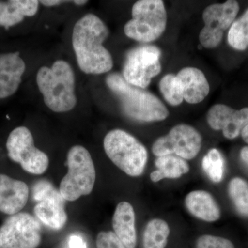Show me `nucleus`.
I'll return each instance as SVG.
<instances>
[{
    "label": "nucleus",
    "instance_id": "1",
    "mask_svg": "<svg viewBox=\"0 0 248 248\" xmlns=\"http://www.w3.org/2000/svg\"><path fill=\"white\" fill-rule=\"evenodd\" d=\"M109 33L107 24L94 14L85 15L75 24L72 45L78 66L86 74H104L113 67L112 55L104 46Z\"/></svg>",
    "mask_w": 248,
    "mask_h": 248
},
{
    "label": "nucleus",
    "instance_id": "2",
    "mask_svg": "<svg viewBox=\"0 0 248 248\" xmlns=\"http://www.w3.org/2000/svg\"><path fill=\"white\" fill-rule=\"evenodd\" d=\"M36 82L44 102L55 112H66L76 107V75L70 63L59 60L50 67H41Z\"/></svg>",
    "mask_w": 248,
    "mask_h": 248
},
{
    "label": "nucleus",
    "instance_id": "3",
    "mask_svg": "<svg viewBox=\"0 0 248 248\" xmlns=\"http://www.w3.org/2000/svg\"><path fill=\"white\" fill-rule=\"evenodd\" d=\"M108 87L117 96L122 110L130 118L142 122H161L167 119L169 111L153 93L129 84L120 73L107 76Z\"/></svg>",
    "mask_w": 248,
    "mask_h": 248
},
{
    "label": "nucleus",
    "instance_id": "4",
    "mask_svg": "<svg viewBox=\"0 0 248 248\" xmlns=\"http://www.w3.org/2000/svg\"><path fill=\"white\" fill-rule=\"evenodd\" d=\"M104 148L108 157L127 175L138 177L144 172L148 159L146 147L125 130L108 132L104 138Z\"/></svg>",
    "mask_w": 248,
    "mask_h": 248
},
{
    "label": "nucleus",
    "instance_id": "5",
    "mask_svg": "<svg viewBox=\"0 0 248 248\" xmlns=\"http://www.w3.org/2000/svg\"><path fill=\"white\" fill-rule=\"evenodd\" d=\"M68 172L62 179L60 192L66 201L74 202L89 195L94 188L96 171L92 156L84 146L72 147L67 155Z\"/></svg>",
    "mask_w": 248,
    "mask_h": 248
},
{
    "label": "nucleus",
    "instance_id": "6",
    "mask_svg": "<svg viewBox=\"0 0 248 248\" xmlns=\"http://www.w3.org/2000/svg\"><path fill=\"white\" fill-rule=\"evenodd\" d=\"M167 13L161 0H140L132 8V19L125 24L124 33L132 40L148 43L164 33Z\"/></svg>",
    "mask_w": 248,
    "mask_h": 248
},
{
    "label": "nucleus",
    "instance_id": "7",
    "mask_svg": "<svg viewBox=\"0 0 248 248\" xmlns=\"http://www.w3.org/2000/svg\"><path fill=\"white\" fill-rule=\"evenodd\" d=\"M6 149L10 159L20 165L26 172L40 175L48 169V155L36 148L33 136L27 127H17L10 133Z\"/></svg>",
    "mask_w": 248,
    "mask_h": 248
},
{
    "label": "nucleus",
    "instance_id": "8",
    "mask_svg": "<svg viewBox=\"0 0 248 248\" xmlns=\"http://www.w3.org/2000/svg\"><path fill=\"white\" fill-rule=\"evenodd\" d=\"M161 50L155 46H141L128 52L124 62V79L132 86L144 89L161 73Z\"/></svg>",
    "mask_w": 248,
    "mask_h": 248
},
{
    "label": "nucleus",
    "instance_id": "9",
    "mask_svg": "<svg viewBox=\"0 0 248 248\" xmlns=\"http://www.w3.org/2000/svg\"><path fill=\"white\" fill-rule=\"evenodd\" d=\"M202 137L193 127L178 124L169 133L160 137L153 143L152 152L155 156L174 155L185 160H191L202 149Z\"/></svg>",
    "mask_w": 248,
    "mask_h": 248
},
{
    "label": "nucleus",
    "instance_id": "10",
    "mask_svg": "<svg viewBox=\"0 0 248 248\" xmlns=\"http://www.w3.org/2000/svg\"><path fill=\"white\" fill-rule=\"evenodd\" d=\"M41 230L40 222L30 214L11 215L0 227V248H37Z\"/></svg>",
    "mask_w": 248,
    "mask_h": 248
},
{
    "label": "nucleus",
    "instance_id": "11",
    "mask_svg": "<svg viewBox=\"0 0 248 248\" xmlns=\"http://www.w3.org/2000/svg\"><path fill=\"white\" fill-rule=\"evenodd\" d=\"M239 11V3L228 0L222 4H214L203 13L205 26L200 33L201 45L204 48H217L221 44L225 31L231 28Z\"/></svg>",
    "mask_w": 248,
    "mask_h": 248
},
{
    "label": "nucleus",
    "instance_id": "12",
    "mask_svg": "<svg viewBox=\"0 0 248 248\" xmlns=\"http://www.w3.org/2000/svg\"><path fill=\"white\" fill-rule=\"evenodd\" d=\"M34 198L37 201L34 213L46 226L53 230L62 229L68 219L64 199L60 191L46 181L37 183L34 187Z\"/></svg>",
    "mask_w": 248,
    "mask_h": 248
},
{
    "label": "nucleus",
    "instance_id": "13",
    "mask_svg": "<svg viewBox=\"0 0 248 248\" xmlns=\"http://www.w3.org/2000/svg\"><path fill=\"white\" fill-rule=\"evenodd\" d=\"M207 122L213 130H222L225 138L234 140L248 124V108L238 110L224 104H216L208 110Z\"/></svg>",
    "mask_w": 248,
    "mask_h": 248
},
{
    "label": "nucleus",
    "instance_id": "14",
    "mask_svg": "<svg viewBox=\"0 0 248 248\" xmlns=\"http://www.w3.org/2000/svg\"><path fill=\"white\" fill-rule=\"evenodd\" d=\"M25 71L26 63L19 52L0 54V99L17 92Z\"/></svg>",
    "mask_w": 248,
    "mask_h": 248
},
{
    "label": "nucleus",
    "instance_id": "15",
    "mask_svg": "<svg viewBox=\"0 0 248 248\" xmlns=\"http://www.w3.org/2000/svg\"><path fill=\"white\" fill-rule=\"evenodd\" d=\"M29 195L26 183L0 174V212L11 216L19 213L27 205Z\"/></svg>",
    "mask_w": 248,
    "mask_h": 248
},
{
    "label": "nucleus",
    "instance_id": "16",
    "mask_svg": "<svg viewBox=\"0 0 248 248\" xmlns=\"http://www.w3.org/2000/svg\"><path fill=\"white\" fill-rule=\"evenodd\" d=\"M176 76L180 84L183 97L188 104H199L208 95L210 86L208 80L198 68H183Z\"/></svg>",
    "mask_w": 248,
    "mask_h": 248
},
{
    "label": "nucleus",
    "instance_id": "17",
    "mask_svg": "<svg viewBox=\"0 0 248 248\" xmlns=\"http://www.w3.org/2000/svg\"><path fill=\"white\" fill-rule=\"evenodd\" d=\"M184 203L188 213L201 221L212 223L221 218V208L215 197L208 191L199 190L189 192Z\"/></svg>",
    "mask_w": 248,
    "mask_h": 248
},
{
    "label": "nucleus",
    "instance_id": "18",
    "mask_svg": "<svg viewBox=\"0 0 248 248\" xmlns=\"http://www.w3.org/2000/svg\"><path fill=\"white\" fill-rule=\"evenodd\" d=\"M113 232L127 248L137 246L135 213L133 206L127 202H122L116 207L112 217Z\"/></svg>",
    "mask_w": 248,
    "mask_h": 248
},
{
    "label": "nucleus",
    "instance_id": "19",
    "mask_svg": "<svg viewBox=\"0 0 248 248\" xmlns=\"http://www.w3.org/2000/svg\"><path fill=\"white\" fill-rule=\"evenodd\" d=\"M39 5L37 0L0 1V27L9 29L23 22L25 17L35 16Z\"/></svg>",
    "mask_w": 248,
    "mask_h": 248
},
{
    "label": "nucleus",
    "instance_id": "20",
    "mask_svg": "<svg viewBox=\"0 0 248 248\" xmlns=\"http://www.w3.org/2000/svg\"><path fill=\"white\" fill-rule=\"evenodd\" d=\"M155 165L156 170L150 175L152 182L154 183L164 179H179L190 171V166L186 160L174 155L159 156L155 160Z\"/></svg>",
    "mask_w": 248,
    "mask_h": 248
},
{
    "label": "nucleus",
    "instance_id": "21",
    "mask_svg": "<svg viewBox=\"0 0 248 248\" xmlns=\"http://www.w3.org/2000/svg\"><path fill=\"white\" fill-rule=\"evenodd\" d=\"M170 228L169 223L161 218H153L148 221L143 235V248H166Z\"/></svg>",
    "mask_w": 248,
    "mask_h": 248
},
{
    "label": "nucleus",
    "instance_id": "22",
    "mask_svg": "<svg viewBox=\"0 0 248 248\" xmlns=\"http://www.w3.org/2000/svg\"><path fill=\"white\" fill-rule=\"evenodd\" d=\"M228 193L237 213L248 218V183L241 177L233 178L228 184Z\"/></svg>",
    "mask_w": 248,
    "mask_h": 248
},
{
    "label": "nucleus",
    "instance_id": "23",
    "mask_svg": "<svg viewBox=\"0 0 248 248\" xmlns=\"http://www.w3.org/2000/svg\"><path fill=\"white\" fill-rule=\"evenodd\" d=\"M230 46L236 50H244L248 47V9L232 24L228 34Z\"/></svg>",
    "mask_w": 248,
    "mask_h": 248
},
{
    "label": "nucleus",
    "instance_id": "24",
    "mask_svg": "<svg viewBox=\"0 0 248 248\" xmlns=\"http://www.w3.org/2000/svg\"><path fill=\"white\" fill-rule=\"evenodd\" d=\"M202 168L212 182H221L225 171V161L221 153L216 148H212L203 156Z\"/></svg>",
    "mask_w": 248,
    "mask_h": 248
},
{
    "label": "nucleus",
    "instance_id": "25",
    "mask_svg": "<svg viewBox=\"0 0 248 248\" xmlns=\"http://www.w3.org/2000/svg\"><path fill=\"white\" fill-rule=\"evenodd\" d=\"M159 89L165 100L173 107L180 105L184 101L180 84L175 75L163 77L159 82Z\"/></svg>",
    "mask_w": 248,
    "mask_h": 248
},
{
    "label": "nucleus",
    "instance_id": "26",
    "mask_svg": "<svg viewBox=\"0 0 248 248\" xmlns=\"http://www.w3.org/2000/svg\"><path fill=\"white\" fill-rule=\"evenodd\" d=\"M195 248H235L231 240L213 234H203L196 241Z\"/></svg>",
    "mask_w": 248,
    "mask_h": 248
},
{
    "label": "nucleus",
    "instance_id": "27",
    "mask_svg": "<svg viewBox=\"0 0 248 248\" xmlns=\"http://www.w3.org/2000/svg\"><path fill=\"white\" fill-rule=\"evenodd\" d=\"M97 248H127L112 231L101 232L96 240Z\"/></svg>",
    "mask_w": 248,
    "mask_h": 248
},
{
    "label": "nucleus",
    "instance_id": "28",
    "mask_svg": "<svg viewBox=\"0 0 248 248\" xmlns=\"http://www.w3.org/2000/svg\"><path fill=\"white\" fill-rule=\"evenodd\" d=\"M68 245L69 248H86V242L79 235H72L68 241Z\"/></svg>",
    "mask_w": 248,
    "mask_h": 248
},
{
    "label": "nucleus",
    "instance_id": "29",
    "mask_svg": "<svg viewBox=\"0 0 248 248\" xmlns=\"http://www.w3.org/2000/svg\"><path fill=\"white\" fill-rule=\"evenodd\" d=\"M71 2L70 1H62V0H42L40 1V4L46 6V7H52V6H59V5L64 4V3Z\"/></svg>",
    "mask_w": 248,
    "mask_h": 248
},
{
    "label": "nucleus",
    "instance_id": "30",
    "mask_svg": "<svg viewBox=\"0 0 248 248\" xmlns=\"http://www.w3.org/2000/svg\"><path fill=\"white\" fill-rule=\"evenodd\" d=\"M240 157L248 169V146H245L240 152Z\"/></svg>",
    "mask_w": 248,
    "mask_h": 248
},
{
    "label": "nucleus",
    "instance_id": "31",
    "mask_svg": "<svg viewBox=\"0 0 248 248\" xmlns=\"http://www.w3.org/2000/svg\"><path fill=\"white\" fill-rule=\"evenodd\" d=\"M241 137H242L244 141L248 144V124L241 132Z\"/></svg>",
    "mask_w": 248,
    "mask_h": 248
},
{
    "label": "nucleus",
    "instance_id": "32",
    "mask_svg": "<svg viewBox=\"0 0 248 248\" xmlns=\"http://www.w3.org/2000/svg\"><path fill=\"white\" fill-rule=\"evenodd\" d=\"M73 2H74V4L78 5V6H83V5L87 4L89 1H86V0H76V1H73Z\"/></svg>",
    "mask_w": 248,
    "mask_h": 248
}]
</instances>
